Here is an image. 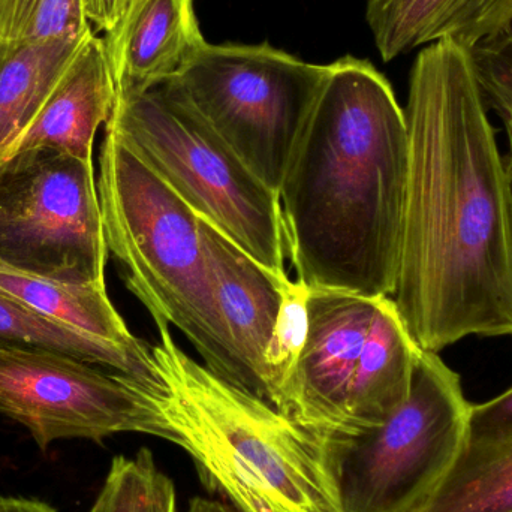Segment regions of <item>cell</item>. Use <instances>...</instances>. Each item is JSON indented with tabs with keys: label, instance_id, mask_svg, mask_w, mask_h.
Returning a JSON list of instances; mask_svg holds the SVG:
<instances>
[{
	"label": "cell",
	"instance_id": "1",
	"mask_svg": "<svg viewBox=\"0 0 512 512\" xmlns=\"http://www.w3.org/2000/svg\"><path fill=\"white\" fill-rule=\"evenodd\" d=\"M408 179L393 300L423 351L512 337V210L471 54L421 48L409 75Z\"/></svg>",
	"mask_w": 512,
	"mask_h": 512
},
{
	"label": "cell",
	"instance_id": "2",
	"mask_svg": "<svg viewBox=\"0 0 512 512\" xmlns=\"http://www.w3.org/2000/svg\"><path fill=\"white\" fill-rule=\"evenodd\" d=\"M406 179L408 123L390 81L369 60L327 65L277 192L297 280L393 297Z\"/></svg>",
	"mask_w": 512,
	"mask_h": 512
},
{
	"label": "cell",
	"instance_id": "3",
	"mask_svg": "<svg viewBox=\"0 0 512 512\" xmlns=\"http://www.w3.org/2000/svg\"><path fill=\"white\" fill-rule=\"evenodd\" d=\"M162 411L201 481L237 512H340L318 435L189 357L155 322Z\"/></svg>",
	"mask_w": 512,
	"mask_h": 512
},
{
	"label": "cell",
	"instance_id": "4",
	"mask_svg": "<svg viewBox=\"0 0 512 512\" xmlns=\"http://www.w3.org/2000/svg\"><path fill=\"white\" fill-rule=\"evenodd\" d=\"M108 252L153 322L185 334L215 375L251 393L213 294L198 215L111 128L99 153Z\"/></svg>",
	"mask_w": 512,
	"mask_h": 512
},
{
	"label": "cell",
	"instance_id": "5",
	"mask_svg": "<svg viewBox=\"0 0 512 512\" xmlns=\"http://www.w3.org/2000/svg\"><path fill=\"white\" fill-rule=\"evenodd\" d=\"M105 125L201 219L277 279L288 276L279 198L183 99L164 86L116 99Z\"/></svg>",
	"mask_w": 512,
	"mask_h": 512
},
{
	"label": "cell",
	"instance_id": "6",
	"mask_svg": "<svg viewBox=\"0 0 512 512\" xmlns=\"http://www.w3.org/2000/svg\"><path fill=\"white\" fill-rule=\"evenodd\" d=\"M472 403L436 352L418 355L406 402L379 426L318 433L340 512H414L438 489L469 438Z\"/></svg>",
	"mask_w": 512,
	"mask_h": 512
},
{
	"label": "cell",
	"instance_id": "7",
	"mask_svg": "<svg viewBox=\"0 0 512 512\" xmlns=\"http://www.w3.org/2000/svg\"><path fill=\"white\" fill-rule=\"evenodd\" d=\"M327 75L268 44H206L159 84L186 102L277 195Z\"/></svg>",
	"mask_w": 512,
	"mask_h": 512
},
{
	"label": "cell",
	"instance_id": "8",
	"mask_svg": "<svg viewBox=\"0 0 512 512\" xmlns=\"http://www.w3.org/2000/svg\"><path fill=\"white\" fill-rule=\"evenodd\" d=\"M108 248L93 161L54 147L0 159V268L105 285Z\"/></svg>",
	"mask_w": 512,
	"mask_h": 512
},
{
	"label": "cell",
	"instance_id": "9",
	"mask_svg": "<svg viewBox=\"0 0 512 512\" xmlns=\"http://www.w3.org/2000/svg\"><path fill=\"white\" fill-rule=\"evenodd\" d=\"M159 391L77 358L0 345V412L26 427L42 451L62 439L99 442L117 433L177 444Z\"/></svg>",
	"mask_w": 512,
	"mask_h": 512
},
{
	"label": "cell",
	"instance_id": "10",
	"mask_svg": "<svg viewBox=\"0 0 512 512\" xmlns=\"http://www.w3.org/2000/svg\"><path fill=\"white\" fill-rule=\"evenodd\" d=\"M382 297L310 289L309 333L279 411L304 429L340 433L364 343Z\"/></svg>",
	"mask_w": 512,
	"mask_h": 512
},
{
	"label": "cell",
	"instance_id": "11",
	"mask_svg": "<svg viewBox=\"0 0 512 512\" xmlns=\"http://www.w3.org/2000/svg\"><path fill=\"white\" fill-rule=\"evenodd\" d=\"M198 227L225 330L248 373L251 394L270 405L264 357L279 313L280 282L285 277L277 279L200 216Z\"/></svg>",
	"mask_w": 512,
	"mask_h": 512
},
{
	"label": "cell",
	"instance_id": "12",
	"mask_svg": "<svg viewBox=\"0 0 512 512\" xmlns=\"http://www.w3.org/2000/svg\"><path fill=\"white\" fill-rule=\"evenodd\" d=\"M206 42L194 0H134L104 36L116 99L141 95L170 80Z\"/></svg>",
	"mask_w": 512,
	"mask_h": 512
},
{
	"label": "cell",
	"instance_id": "13",
	"mask_svg": "<svg viewBox=\"0 0 512 512\" xmlns=\"http://www.w3.org/2000/svg\"><path fill=\"white\" fill-rule=\"evenodd\" d=\"M114 104L116 84L104 38L90 32L38 116L8 155L33 147H54L93 161L96 132L110 120Z\"/></svg>",
	"mask_w": 512,
	"mask_h": 512
},
{
	"label": "cell",
	"instance_id": "14",
	"mask_svg": "<svg viewBox=\"0 0 512 512\" xmlns=\"http://www.w3.org/2000/svg\"><path fill=\"white\" fill-rule=\"evenodd\" d=\"M366 21L384 62L439 41L466 50L512 23V0H367Z\"/></svg>",
	"mask_w": 512,
	"mask_h": 512
},
{
	"label": "cell",
	"instance_id": "15",
	"mask_svg": "<svg viewBox=\"0 0 512 512\" xmlns=\"http://www.w3.org/2000/svg\"><path fill=\"white\" fill-rule=\"evenodd\" d=\"M420 352L393 298L382 297L355 370L340 433L379 426L406 402Z\"/></svg>",
	"mask_w": 512,
	"mask_h": 512
},
{
	"label": "cell",
	"instance_id": "16",
	"mask_svg": "<svg viewBox=\"0 0 512 512\" xmlns=\"http://www.w3.org/2000/svg\"><path fill=\"white\" fill-rule=\"evenodd\" d=\"M86 36L0 41V159L38 116Z\"/></svg>",
	"mask_w": 512,
	"mask_h": 512
},
{
	"label": "cell",
	"instance_id": "17",
	"mask_svg": "<svg viewBox=\"0 0 512 512\" xmlns=\"http://www.w3.org/2000/svg\"><path fill=\"white\" fill-rule=\"evenodd\" d=\"M0 345L39 349L77 358L137 379L150 388L161 387L152 354L140 355L81 333L33 309L0 289Z\"/></svg>",
	"mask_w": 512,
	"mask_h": 512
},
{
	"label": "cell",
	"instance_id": "18",
	"mask_svg": "<svg viewBox=\"0 0 512 512\" xmlns=\"http://www.w3.org/2000/svg\"><path fill=\"white\" fill-rule=\"evenodd\" d=\"M0 289L56 321L126 351L152 354V345L129 331L107 294V285H72L0 268Z\"/></svg>",
	"mask_w": 512,
	"mask_h": 512
},
{
	"label": "cell",
	"instance_id": "19",
	"mask_svg": "<svg viewBox=\"0 0 512 512\" xmlns=\"http://www.w3.org/2000/svg\"><path fill=\"white\" fill-rule=\"evenodd\" d=\"M414 512H512V439L466 442L447 477Z\"/></svg>",
	"mask_w": 512,
	"mask_h": 512
},
{
	"label": "cell",
	"instance_id": "20",
	"mask_svg": "<svg viewBox=\"0 0 512 512\" xmlns=\"http://www.w3.org/2000/svg\"><path fill=\"white\" fill-rule=\"evenodd\" d=\"M89 512H177L173 481L158 468L152 451L117 456Z\"/></svg>",
	"mask_w": 512,
	"mask_h": 512
},
{
	"label": "cell",
	"instance_id": "21",
	"mask_svg": "<svg viewBox=\"0 0 512 512\" xmlns=\"http://www.w3.org/2000/svg\"><path fill=\"white\" fill-rule=\"evenodd\" d=\"M309 295V286L301 280L285 277L280 282L279 313L264 357L270 405L276 409L309 333Z\"/></svg>",
	"mask_w": 512,
	"mask_h": 512
},
{
	"label": "cell",
	"instance_id": "22",
	"mask_svg": "<svg viewBox=\"0 0 512 512\" xmlns=\"http://www.w3.org/2000/svg\"><path fill=\"white\" fill-rule=\"evenodd\" d=\"M90 30L84 0H0V41L83 38Z\"/></svg>",
	"mask_w": 512,
	"mask_h": 512
},
{
	"label": "cell",
	"instance_id": "23",
	"mask_svg": "<svg viewBox=\"0 0 512 512\" xmlns=\"http://www.w3.org/2000/svg\"><path fill=\"white\" fill-rule=\"evenodd\" d=\"M469 54L484 102L501 120L507 134L504 162L512 210V23L469 48Z\"/></svg>",
	"mask_w": 512,
	"mask_h": 512
},
{
	"label": "cell",
	"instance_id": "24",
	"mask_svg": "<svg viewBox=\"0 0 512 512\" xmlns=\"http://www.w3.org/2000/svg\"><path fill=\"white\" fill-rule=\"evenodd\" d=\"M512 439V387L495 399L472 405L468 442H502Z\"/></svg>",
	"mask_w": 512,
	"mask_h": 512
},
{
	"label": "cell",
	"instance_id": "25",
	"mask_svg": "<svg viewBox=\"0 0 512 512\" xmlns=\"http://www.w3.org/2000/svg\"><path fill=\"white\" fill-rule=\"evenodd\" d=\"M132 2L134 0H84V11L89 23L108 33L119 24Z\"/></svg>",
	"mask_w": 512,
	"mask_h": 512
},
{
	"label": "cell",
	"instance_id": "26",
	"mask_svg": "<svg viewBox=\"0 0 512 512\" xmlns=\"http://www.w3.org/2000/svg\"><path fill=\"white\" fill-rule=\"evenodd\" d=\"M0 512H57L47 502L38 499L0 496Z\"/></svg>",
	"mask_w": 512,
	"mask_h": 512
},
{
	"label": "cell",
	"instance_id": "27",
	"mask_svg": "<svg viewBox=\"0 0 512 512\" xmlns=\"http://www.w3.org/2000/svg\"><path fill=\"white\" fill-rule=\"evenodd\" d=\"M188 512H237L230 505L222 504V502L210 501L206 498L192 499L189 504Z\"/></svg>",
	"mask_w": 512,
	"mask_h": 512
}]
</instances>
